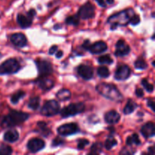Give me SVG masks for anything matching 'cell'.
<instances>
[{
  "instance_id": "f546056e",
  "label": "cell",
  "mask_w": 155,
  "mask_h": 155,
  "mask_svg": "<svg viewBox=\"0 0 155 155\" xmlns=\"http://www.w3.org/2000/svg\"><path fill=\"white\" fill-rule=\"evenodd\" d=\"M98 61L100 64H111L114 60L109 54H104L98 58Z\"/></svg>"
},
{
  "instance_id": "5b68a950",
  "label": "cell",
  "mask_w": 155,
  "mask_h": 155,
  "mask_svg": "<svg viewBox=\"0 0 155 155\" xmlns=\"http://www.w3.org/2000/svg\"><path fill=\"white\" fill-rule=\"evenodd\" d=\"M85 107H85L84 103L83 102L72 103L62 109L61 111V115L64 118L75 116L79 114L83 113L85 110Z\"/></svg>"
},
{
  "instance_id": "ab89813d",
  "label": "cell",
  "mask_w": 155,
  "mask_h": 155,
  "mask_svg": "<svg viewBox=\"0 0 155 155\" xmlns=\"http://www.w3.org/2000/svg\"><path fill=\"white\" fill-rule=\"evenodd\" d=\"M57 50H58L57 45H52V46L49 48L48 53H49V54H54L56 51H57Z\"/></svg>"
},
{
  "instance_id": "ba28073f",
  "label": "cell",
  "mask_w": 155,
  "mask_h": 155,
  "mask_svg": "<svg viewBox=\"0 0 155 155\" xmlns=\"http://www.w3.org/2000/svg\"><path fill=\"white\" fill-rule=\"evenodd\" d=\"M38 72L40 77H46L53 73V68L48 61L44 59H37L35 61Z\"/></svg>"
},
{
  "instance_id": "ac0fdd59",
  "label": "cell",
  "mask_w": 155,
  "mask_h": 155,
  "mask_svg": "<svg viewBox=\"0 0 155 155\" xmlns=\"http://www.w3.org/2000/svg\"><path fill=\"white\" fill-rule=\"evenodd\" d=\"M141 133L145 139L153 137L155 134V127L154 123L149 122L145 124L141 128Z\"/></svg>"
},
{
  "instance_id": "52a82bcc",
  "label": "cell",
  "mask_w": 155,
  "mask_h": 155,
  "mask_svg": "<svg viewBox=\"0 0 155 155\" xmlns=\"http://www.w3.org/2000/svg\"><path fill=\"white\" fill-rule=\"evenodd\" d=\"M36 14V10L33 8H31L27 12V15L18 14V16H17V22L21 26V28H28V27L31 26L32 23H33V18L35 17Z\"/></svg>"
},
{
  "instance_id": "d590c367",
  "label": "cell",
  "mask_w": 155,
  "mask_h": 155,
  "mask_svg": "<svg viewBox=\"0 0 155 155\" xmlns=\"http://www.w3.org/2000/svg\"><path fill=\"white\" fill-rule=\"evenodd\" d=\"M64 139H62L61 137H55L51 142V146L52 147H58L59 145H61L64 143Z\"/></svg>"
},
{
  "instance_id": "2e32d148",
  "label": "cell",
  "mask_w": 155,
  "mask_h": 155,
  "mask_svg": "<svg viewBox=\"0 0 155 155\" xmlns=\"http://www.w3.org/2000/svg\"><path fill=\"white\" fill-rule=\"evenodd\" d=\"M107 49V45L103 41H98V42H95L94 44H90L87 48V51L92 54H101V53L104 52Z\"/></svg>"
},
{
  "instance_id": "6da1fadb",
  "label": "cell",
  "mask_w": 155,
  "mask_h": 155,
  "mask_svg": "<svg viewBox=\"0 0 155 155\" xmlns=\"http://www.w3.org/2000/svg\"><path fill=\"white\" fill-rule=\"evenodd\" d=\"M29 117L30 115L25 112L11 110L8 115L0 117V126L5 128L18 126L25 122Z\"/></svg>"
},
{
  "instance_id": "7bdbcfd3",
  "label": "cell",
  "mask_w": 155,
  "mask_h": 155,
  "mask_svg": "<svg viewBox=\"0 0 155 155\" xmlns=\"http://www.w3.org/2000/svg\"><path fill=\"white\" fill-rule=\"evenodd\" d=\"M148 150V153H149V154H151V155L154 154V146L149 147Z\"/></svg>"
},
{
  "instance_id": "7a4b0ae2",
  "label": "cell",
  "mask_w": 155,
  "mask_h": 155,
  "mask_svg": "<svg viewBox=\"0 0 155 155\" xmlns=\"http://www.w3.org/2000/svg\"><path fill=\"white\" fill-rule=\"evenodd\" d=\"M134 15L135 12L133 8L126 9L109 17L107 22L110 24L111 30H115L117 27H124L130 24Z\"/></svg>"
},
{
  "instance_id": "8992f818",
  "label": "cell",
  "mask_w": 155,
  "mask_h": 155,
  "mask_svg": "<svg viewBox=\"0 0 155 155\" xmlns=\"http://www.w3.org/2000/svg\"><path fill=\"white\" fill-rule=\"evenodd\" d=\"M60 110V104L55 100H49L45 102L40 110L41 114L45 117H52L58 114Z\"/></svg>"
},
{
  "instance_id": "5bb4252c",
  "label": "cell",
  "mask_w": 155,
  "mask_h": 155,
  "mask_svg": "<svg viewBox=\"0 0 155 155\" xmlns=\"http://www.w3.org/2000/svg\"><path fill=\"white\" fill-rule=\"evenodd\" d=\"M10 40L12 44L19 48H23L27 45V37L24 34L21 33H13L10 36Z\"/></svg>"
},
{
  "instance_id": "3957f363",
  "label": "cell",
  "mask_w": 155,
  "mask_h": 155,
  "mask_svg": "<svg viewBox=\"0 0 155 155\" xmlns=\"http://www.w3.org/2000/svg\"><path fill=\"white\" fill-rule=\"evenodd\" d=\"M96 91L104 98L114 101H121L124 99V96L113 84L107 83H101L95 87Z\"/></svg>"
},
{
  "instance_id": "b9f144b4",
  "label": "cell",
  "mask_w": 155,
  "mask_h": 155,
  "mask_svg": "<svg viewBox=\"0 0 155 155\" xmlns=\"http://www.w3.org/2000/svg\"><path fill=\"white\" fill-rule=\"evenodd\" d=\"M133 153L134 152H133V151H129L127 148H123L122 151H120V154H131Z\"/></svg>"
},
{
  "instance_id": "836d02e7",
  "label": "cell",
  "mask_w": 155,
  "mask_h": 155,
  "mask_svg": "<svg viewBox=\"0 0 155 155\" xmlns=\"http://www.w3.org/2000/svg\"><path fill=\"white\" fill-rule=\"evenodd\" d=\"M142 85L143 86V87L145 88V89H146V91L148 92H152L153 91H154V86H153L152 84H151V83H149L148 82V80H146V79H143V80H142Z\"/></svg>"
},
{
  "instance_id": "74e56055",
  "label": "cell",
  "mask_w": 155,
  "mask_h": 155,
  "mask_svg": "<svg viewBox=\"0 0 155 155\" xmlns=\"http://www.w3.org/2000/svg\"><path fill=\"white\" fill-rule=\"evenodd\" d=\"M135 93H136V96L139 97V98H142V97L144 96L143 89H139V88H137V89H136V92H135Z\"/></svg>"
},
{
  "instance_id": "8d00e7d4",
  "label": "cell",
  "mask_w": 155,
  "mask_h": 155,
  "mask_svg": "<svg viewBox=\"0 0 155 155\" xmlns=\"http://www.w3.org/2000/svg\"><path fill=\"white\" fill-rule=\"evenodd\" d=\"M139 23H140V18H139V15L135 14V15H133V18H132L130 24H131L132 25L135 26V25H137V24H139Z\"/></svg>"
},
{
  "instance_id": "30bf717a",
  "label": "cell",
  "mask_w": 155,
  "mask_h": 155,
  "mask_svg": "<svg viewBox=\"0 0 155 155\" xmlns=\"http://www.w3.org/2000/svg\"><path fill=\"white\" fill-rule=\"evenodd\" d=\"M57 132L60 136H68L79 133L80 127L75 123H70V124H63L61 127H59L58 128Z\"/></svg>"
},
{
  "instance_id": "d4e9b609",
  "label": "cell",
  "mask_w": 155,
  "mask_h": 155,
  "mask_svg": "<svg viewBox=\"0 0 155 155\" xmlns=\"http://www.w3.org/2000/svg\"><path fill=\"white\" fill-rule=\"evenodd\" d=\"M127 145L129 146L132 145H140L141 141L139 139V136L136 133H133L132 136H129L127 139Z\"/></svg>"
},
{
  "instance_id": "9c48e42d",
  "label": "cell",
  "mask_w": 155,
  "mask_h": 155,
  "mask_svg": "<svg viewBox=\"0 0 155 155\" xmlns=\"http://www.w3.org/2000/svg\"><path fill=\"white\" fill-rule=\"evenodd\" d=\"M77 15L79 16V18L83 20H87L94 18L95 17V6L90 2L85 3L83 5H82L80 8Z\"/></svg>"
},
{
  "instance_id": "ee69618b",
  "label": "cell",
  "mask_w": 155,
  "mask_h": 155,
  "mask_svg": "<svg viewBox=\"0 0 155 155\" xmlns=\"http://www.w3.org/2000/svg\"><path fill=\"white\" fill-rule=\"evenodd\" d=\"M62 56H63V51H61L60 50V51L56 52V58H61Z\"/></svg>"
},
{
  "instance_id": "9a60e30c",
  "label": "cell",
  "mask_w": 155,
  "mask_h": 155,
  "mask_svg": "<svg viewBox=\"0 0 155 155\" xmlns=\"http://www.w3.org/2000/svg\"><path fill=\"white\" fill-rule=\"evenodd\" d=\"M130 47L123 39H120L116 44L115 55L117 57H124L130 54Z\"/></svg>"
},
{
  "instance_id": "603a6c76",
  "label": "cell",
  "mask_w": 155,
  "mask_h": 155,
  "mask_svg": "<svg viewBox=\"0 0 155 155\" xmlns=\"http://www.w3.org/2000/svg\"><path fill=\"white\" fill-rule=\"evenodd\" d=\"M138 107V104L135 102L133 100L130 99L127 102V104H126L125 107L124 109V114H130L133 113Z\"/></svg>"
},
{
  "instance_id": "44dd1931",
  "label": "cell",
  "mask_w": 155,
  "mask_h": 155,
  "mask_svg": "<svg viewBox=\"0 0 155 155\" xmlns=\"http://www.w3.org/2000/svg\"><path fill=\"white\" fill-rule=\"evenodd\" d=\"M36 132L41 133V135L45 136V137L51 134V130L47 127V124L45 122H42V121L37 123V130H36Z\"/></svg>"
},
{
  "instance_id": "ffe728a7",
  "label": "cell",
  "mask_w": 155,
  "mask_h": 155,
  "mask_svg": "<svg viewBox=\"0 0 155 155\" xmlns=\"http://www.w3.org/2000/svg\"><path fill=\"white\" fill-rule=\"evenodd\" d=\"M3 139L5 142H10V143H13V142H17L19 139V133L17 130H8L5 133Z\"/></svg>"
},
{
  "instance_id": "bcb514c9",
  "label": "cell",
  "mask_w": 155,
  "mask_h": 155,
  "mask_svg": "<svg viewBox=\"0 0 155 155\" xmlns=\"http://www.w3.org/2000/svg\"><path fill=\"white\" fill-rule=\"evenodd\" d=\"M152 65H153V66H154V61L152 62Z\"/></svg>"
},
{
  "instance_id": "4fadbf2b",
  "label": "cell",
  "mask_w": 155,
  "mask_h": 155,
  "mask_svg": "<svg viewBox=\"0 0 155 155\" xmlns=\"http://www.w3.org/2000/svg\"><path fill=\"white\" fill-rule=\"evenodd\" d=\"M131 74V69L127 64H122L117 68L115 71L114 77L117 80H126Z\"/></svg>"
},
{
  "instance_id": "60d3db41",
  "label": "cell",
  "mask_w": 155,
  "mask_h": 155,
  "mask_svg": "<svg viewBox=\"0 0 155 155\" xmlns=\"http://www.w3.org/2000/svg\"><path fill=\"white\" fill-rule=\"evenodd\" d=\"M95 1L97 2V3H98L101 7H103V8L107 7V4H106V2L104 1V0H95Z\"/></svg>"
},
{
  "instance_id": "cb8c5ba5",
  "label": "cell",
  "mask_w": 155,
  "mask_h": 155,
  "mask_svg": "<svg viewBox=\"0 0 155 155\" xmlns=\"http://www.w3.org/2000/svg\"><path fill=\"white\" fill-rule=\"evenodd\" d=\"M39 105H40V98L39 96L32 97L31 98H30L27 104L29 108L32 110H37L39 107Z\"/></svg>"
},
{
  "instance_id": "e0dca14e",
  "label": "cell",
  "mask_w": 155,
  "mask_h": 155,
  "mask_svg": "<svg viewBox=\"0 0 155 155\" xmlns=\"http://www.w3.org/2000/svg\"><path fill=\"white\" fill-rule=\"evenodd\" d=\"M36 84L42 90L48 91L54 87V82L51 79L46 78L45 77H40L36 81Z\"/></svg>"
},
{
  "instance_id": "e575fe53",
  "label": "cell",
  "mask_w": 155,
  "mask_h": 155,
  "mask_svg": "<svg viewBox=\"0 0 155 155\" xmlns=\"http://www.w3.org/2000/svg\"><path fill=\"white\" fill-rule=\"evenodd\" d=\"M77 149L78 150H83L86 146H87L89 144V141L87 140V139H82L78 140L77 142Z\"/></svg>"
},
{
  "instance_id": "f1b7e54d",
  "label": "cell",
  "mask_w": 155,
  "mask_h": 155,
  "mask_svg": "<svg viewBox=\"0 0 155 155\" xmlns=\"http://www.w3.org/2000/svg\"><path fill=\"white\" fill-rule=\"evenodd\" d=\"M97 74L101 78H107L110 76V71H109L108 68L107 67L101 66L98 68Z\"/></svg>"
},
{
  "instance_id": "277c9868",
  "label": "cell",
  "mask_w": 155,
  "mask_h": 155,
  "mask_svg": "<svg viewBox=\"0 0 155 155\" xmlns=\"http://www.w3.org/2000/svg\"><path fill=\"white\" fill-rule=\"evenodd\" d=\"M21 68V64L17 59L9 58L0 65V75L16 74Z\"/></svg>"
},
{
  "instance_id": "f35d334b",
  "label": "cell",
  "mask_w": 155,
  "mask_h": 155,
  "mask_svg": "<svg viewBox=\"0 0 155 155\" xmlns=\"http://www.w3.org/2000/svg\"><path fill=\"white\" fill-rule=\"evenodd\" d=\"M148 106L149 107H151V110H152L153 112L155 111L154 110V101H153V100H148Z\"/></svg>"
},
{
  "instance_id": "7dc6e473",
  "label": "cell",
  "mask_w": 155,
  "mask_h": 155,
  "mask_svg": "<svg viewBox=\"0 0 155 155\" xmlns=\"http://www.w3.org/2000/svg\"><path fill=\"white\" fill-rule=\"evenodd\" d=\"M1 58H2V54L0 53V59H1Z\"/></svg>"
},
{
  "instance_id": "83f0119b",
  "label": "cell",
  "mask_w": 155,
  "mask_h": 155,
  "mask_svg": "<svg viewBox=\"0 0 155 155\" xmlns=\"http://www.w3.org/2000/svg\"><path fill=\"white\" fill-rule=\"evenodd\" d=\"M103 145L101 142H95L91 147L90 153L89 154H98L102 151Z\"/></svg>"
},
{
  "instance_id": "1f68e13d",
  "label": "cell",
  "mask_w": 155,
  "mask_h": 155,
  "mask_svg": "<svg viewBox=\"0 0 155 155\" xmlns=\"http://www.w3.org/2000/svg\"><path fill=\"white\" fill-rule=\"evenodd\" d=\"M134 66L138 70H145L148 68V64L142 58H139L135 61Z\"/></svg>"
},
{
  "instance_id": "4dcf8cb0",
  "label": "cell",
  "mask_w": 155,
  "mask_h": 155,
  "mask_svg": "<svg viewBox=\"0 0 155 155\" xmlns=\"http://www.w3.org/2000/svg\"><path fill=\"white\" fill-rule=\"evenodd\" d=\"M67 24L68 25H73V26H77L80 22V18L77 15H73V16H69L68 18H66L65 21Z\"/></svg>"
},
{
  "instance_id": "8fae6325",
  "label": "cell",
  "mask_w": 155,
  "mask_h": 155,
  "mask_svg": "<svg viewBox=\"0 0 155 155\" xmlns=\"http://www.w3.org/2000/svg\"><path fill=\"white\" fill-rule=\"evenodd\" d=\"M45 146V142L39 138H33L27 142V149L32 153H36L43 149Z\"/></svg>"
},
{
  "instance_id": "d6986e66",
  "label": "cell",
  "mask_w": 155,
  "mask_h": 155,
  "mask_svg": "<svg viewBox=\"0 0 155 155\" xmlns=\"http://www.w3.org/2000/svg\"><path fill=\"white\" fill-rule=\"evenodd\" d=\"M120 115L117 111L114 110L107 112L104 115V120L108 124H117L120 121Z\"/></svg>"
},
{
  "instance_id": "484cf974",
  "label": "cell",
  "mask_w": 155,
  "mask_h": 155,
  "mask_svg": "<svg viewBox=\"0 0 155 155\" xmlns=\"http://www.w3.org/2000/svg\"><path fill=\"white\" fill-rule=\"evenodd\" d=\"M25 95H26L25 92L21 90L18 91V92H15V94H13V95H12V97H11V101H12V104H18V101H20V99L24 98Z\"/></svg>"
},
{
  "instance_id": "7402d4cb",
  "label": "cell",
  "mask_w": 155,
  "mask_h": 155,
  "mask_svg": "<svg viewBox=\"0 0 155 155\" xmlns=\"http://www.w3.org/2000/svg\"><path fill=\"white\" fill-rule=\"evenodd\" d=\"M56 97L60 101H67V100L70 99L71 97V92L69 89H62L59 90L58 92L56 93Z\"/></svg>"
},
{
  "instance_id": "d6a6232c",
  "label": "cell",
  "mask_w": 155,
  "mask_h": 155,
  "mask_svg": "<svg viewBox=\"0 0 155 155\" xmlns=\"http://www.w3.org/2000/svg\"><path fill=\"white\" fill-rule=\"evenodd\" d=\"M12 148L8 145H3L0 147V155H10L12 154Z\"/></svg>"
},
{
  "instance_id": "7c38bea8",
  "label": "cell",
  "mask_w": 155,
  "mask_h": 155,
  "mask_svg": "<svg viewBox=\"0 0 155 155\" xmlns=\"http://www.w3.org/2000/svg\"><path fill=\"white\" fill-rule=\"evenodd\" d=\"M77 72L80 77H81L85 80H91L94 75L93 68L86 64L79 65L77 68Z\"/></svg>"
},
{
  "instance_id": "4316f807",
  "label": "cell",
  "mask_w": 155,
  "mask_h": 155,
  "mask_svg": "<svg viewBox=\"0 0 155 155\" xmlns=\"http://www.w3.org/2000/svg\"><path fill=\"white\" fill-rule=\"evenodd\" d=\"M117 145V141L114 139L112 136H110V137L107 138L105 141V143H104V147L107 150L110 151L114 147H115Z\"/></svg>"
},
{
  "instance_id": "f6af8a7d",
  "label": "cell",
  "mask_w": 155,
  "mask_h": 155,
  "mask_svg": "<svg viewBox=\"0 0 155 155\" xmlns=\"http://www.w3.org/2000/svg\"><path fill=\"white\" fill-rule=\"evenodd\" d=\"M114 3V0H107L106 4L107 5H113Z\"/></svg>"
}]
</instances>
